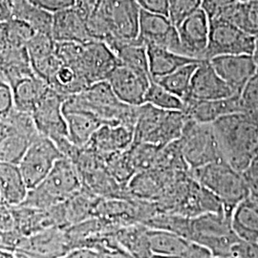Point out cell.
I'll return each instance as SVG.
<instances>
[{
  "instance_id": "1",
  "label": "cell",
  "mask_w": 258,
  "mask_h": 258,
  "mask_svg": "<svg viewBox=\"0 0 258 258\" xmlns=\"http://www.w3.org/2000/svg\"><path fill=\"white\" fill-rule=\"evenodd\" d=\"M222 159L244 173L258 156V120L244 112L222 117L212 123Z\"/></svg>"
},
{
  "instance_id": "2",
  "label": "cell",
  "mask_w": 258,
  "mask_h": 258,
  "mask_svg": "<svg viewBox=\"0 0 258 258\" xmlns=\"http://www.w3.org/2000/svg\"><path fill=\"white\" fill-rule=\"evenodd\" d=\"M139 106L120 102L107 81L93 83L82 92L67 98L63 108L89 112L103 123L124 124L135 128Z\"/></svg>"
},
{
  "instance_id": "3",
  "label": "cell",
  "mask_w": 258,
  "mask_h": 258,
  "mask_svg": "<svg viewBox=\"0 0 258 258\" xmlns=\"http://www.w3.org/2000/svg\"><path fill=\"white\" fill-rule=\"evenodd\" d=\"M200 185L214 194L231 216L238 204L250 195L249 184L243 173L235 170L224 160H219L190 170Z\"/></svg>"
},
{
  "instance_id": "4",
  "label": "cell",
  "mask_w": 258,
  "mask_h": 258,
  "mask_svg": "<svg viewBox=\"0 0 258 258\" xmlns=\"http://www.w3.org/2000/svg\"><path fill=\"white\" fill-rule=\"evenodd\" d=\"M82 178L74 162L60 158L45 179L29 190L24 206L38 209H49L64 203L83 189Z\"/></svg>"
},
{
  "instance_id": "5",
  "label": "cell",
  "mask_w": 258,
  "mask_h": 258,
  "mask_svg": "<svg viewBox=\"0 0 258 258\" xmlns=\"http://www.w3.org/2000/svg\"><path fill=\"white\" fill-rule=\"evenodd\" d=\"M186 120L183 111L163 110L144 103L138 107L134 142L163 148L180 139Z\"/></svg>"
},
{
  "instance_id": "6",
  "label": "cell",
  "mask_w": 258,
  "mask_h": 258,
  "mask_svg": "<svg viewBox=\"0 0 258 258\" xmlns=\"http://www.w3.org/2000/svg\"><path fill=\"white\" fill-rule=\"evenodd\" d=\"M186 238L209 249L212 258L231 256L232 247L240 241L226 212H207L191 219L187 224Z\"/></svg>"
},
{
  "instance_id": "7",
  "label": "cell",
  "mask_w": 258,
  "mask_h": 258,
  "mask_svg": "<svg viewBox=\"0 0 258 258\" xmlns=\"http://www.w3.org/2000/svg\"><path fill=\"white\" fill-rule=\"evenodd\" d=\"M179 144L189 170L223 160L212 123L187 118Z\"/></svg>"
},
{
  "instance_id": "8",
  "label": "cell",
  "mask_w": 258,
  "mask_h": 258,
  "mask_svg": "<svg viewBox=\"0 0 258 258\" xmlns=\"http://www.w3.org/2000/svg\"><path fill=\"white\" fill-rule=\"evenodd\" d=\"M65 100L64 97L49 87L31 113L38 133L52 140L63 155L69 153L73 148V144L68 138L63 114Z\"/></svg>"
},
{
  "instance_id": "9",
  "label": "cell",
  "mask_w": 258,
  "mask_h": 258,
  "mask_svg": "<svg viewBox=\"0 0 258 258\" xmlns=\"http://www.w3.org/2000/svg\"><path fill=\"white\" fill-rule=\"evenodd\" d=\"M107 29L112 40L138 38L141 9L135 0H99L95 11Z\"/></svg>"
},
{
  "instance_id": "10",
  "label": "cell",
  "mask_w": 258,
  "mask_h": 258,
  "mask_svg": "<svg viewBox=\"0 0 258 258\" xmlns=\"http://www.w3.org/2000/svg\"><path fill=\"white\" fill-rule=\"evenodd\" d=\"M255 46L256 37L224 19H210V35L205 60L219 55H252Z\"/></svg>"
},
{
  "instance_id": "11",
  "label": "cell",
  "mask_w": 258,
  "mask_h": 258,
  "mask_svg": "<svg viewBox=\"0 0 258 258\" xmlns=\"http://www.w3.org/2000/svg\"><path fill=\"white\" fill-rule=\"evenodd\" d=\"M62 157L63 154L52 140L40 134L34 139L19 163L29 189L40 184Z\"/></svg>"
},
{
  "instance_id": "12",
  "label": "cell",
  "mask_w": 258,
  "mask_h": 258,
  "mask_svg": "<svg viewBox=\"0 0 258 258\" xmlns=\"http://www.w3.org/2000/svg\"><path fill=\"white\" fill-rule=\"evenodd\" d=\"M120 61L113 50L105 42L90 40L83 44L79 70L89 85L107 81Z\"/></svg>"
},
{
  "instance_id": "13",
  "label": "cell",
  "mask_w": 258,
  "mask_h": 258,
  "mask_svg": "<svg viewBox=\"0 0 258 258\" xmlns=\"http://www.w3.org/2000/svg\"><path fill=\"white\" fill-rule=\"evenodd\" d=\"M138 39L146 46H157L182 55L177 28L168 17L141 10Z\"/></svg>"
},
{
  "instance_id": "14",
  "label": "cell",
  "mask_w": 258,
  "mask_h": 258,
  "mask_svg": "<svg viewBox=\"0 0 258 258\" xmlns=\"http://www.w3.org/2000/svg\"><path fill=\"white\" fill-rule=\"evenodd\" d=\"M148 240L152 254L184 258H212L209 249L173 231L162 229L150 230L148 231Z\"/></svg>"
},
{
  "instance_id": "15",
  "label": "cell",
  "mask_w": 258,
  "mask_h": 258,
  "mask_svg": "<svg viewBox=\"0 0 258 258\" xmlns=\"http://www.w3.org/2000/svg\"><path fill=\"white\" fill-rule=\"evenodd\" d=\"M182 55L196 60H205L209 42L210 19L203 10H197L177 27Z\"/></svg>"
},
{
  "instance_id": "16",
  "label": "cell",
  "mask_w": 258,
  "mask_h": 258,
  "mask_svg": "<svg viewBox=\"0 0 258 258\" xmlns=\"http://www.w3.org/2000/svg\"><path fill=\"white\" fill-rule=\"evenodd\" d=\"M235 95L231 86L213 69L209 60L200 61L194 72L186 99L196 101H216ZM185 99V100H186Z\"/></svg>"
},
{
  "instance_id": "17",
  "label": "cell",
  "mask_w": 258,
  "mask_h": 258,
  "mask_svg": "<svg viewBox=\"0 0 258 258\" xmlns=\"http://www.w3.org/2000/svg\"><path fill=\"white\" fill-rule=\"evenodd\" d=\"M209 61L216 73L239 95L258 71L252 55H219Z\"/></svg>"
},
{
  "instance_id": "18",
  "label": "cell",
  "mask_w": 258,
  "mask_h": 258,
  "mask_svg": "<svg viewBox=\"0 0 258 258\" xmlns=\"http://www.w3.org/2000/svg\"><path fill=\"white\" fill-rule=\"evenodd\" d=\"M152 80L119 65L107 79V83L120 102L140 106L145 103L146 95Z\"/></svg>"
},
{
  "instance_id": "19",
  "label": "cell",
  "mask_w": 258,
  "mask_h": 258,
  "mask_svg": "<svg viewBox=\"0 0 258 258\" xmlns=\"http://www.w3.org/2000/svg\"><path fill=\"white\" fill-rule=\"evenodd\" d=\"M134 142V128L124 124L104 123L96 131L85 148L101 157L127 150Z\"/></svg>"
},
{
  "instance_id": "20",
  "label": "cell",
  "mask_w": 258,
  "mask_h": 258,
  "mask_svg": "<svg viewBox=\"0 0 258 258\" xmlns=\"http://www.w3.org/2000/svg\"><path fill=\"white\" fill-rule=\"evenodd\" d=\"M51 36L55 42L85 43L93 40L88 33L86 19L75 7L54 14Z\"/></svg>"
},
{
  "instance_id": "21",
  "label": "cell",
  "mask_w": 258,
  "mask_h": 258,
  "mask_svg": "<svg viewBox=\"0 0 258 258\" xmlns=\"http://www.w3.org/2000/svg\"><path fill=\"white\" fill-rule=\"evenodd\" d=\"M184 113L187 118L204 123H213L222 117L242 112L239 95L216 101L184 100Z\"/></svg>"
},
{
  "instance_id": "22",
  "label": "cell",
  "mask_w": 258,
  "mask_h": 258,
  "mask_svg": "<svg viewBox=\"0 0 258 258\" xmlns=\"http://www.w3.org/2000/svg\"><path fill=\"white\" fill-rule=\"evenodd\" d=\"M68 138L77 148H85L96 131L104 124L102 120L86 111L63 108Z\"/></svg>"
},
{
  "instance_id": "23",
  "label": "cell",
  "mask_w": 258,
  "mask_h": 258,
  "mask_svg": "<svg viewBox=\"0 0 258 258\" xmlns=\"http://www.w3.org/2000/svg\"><path fill=\"white\" fill-rule=\"evenodd\" d=\"M231 229L241 241L258 242V202L250 195L231 214Z\"/></svg>"
},
{
  "instance_id": "24",
  "label": "cell",
  "mask_w": 258,
  "mask_h": 258,
  "mask_svg": "<svg viewBox=\"0 0 258 258\" xmlns=\"http://www.w3.org/2000/svg\"><path fill=\"white\" fill-rule=\"evenodd\" d=\"M29 190L19 165L0 162V199L18 207L25 202Z\"/></svg>"
},
{
  "instance_id": "25",
  "label": "cell",
  "mask_w": 258,
  "mask_h": 258,
  "mask_svg": "<svg viewBox=\"0 0 258 258\" xmlns=\"http://www.w3.org/2000/svg\"><path fill=\"white\" fill-rule=\"evenodd\" d=\"M106 44L116 54L120 65L151 80L147 46L138 38L134 40H112Z\"/></svg>"
},
{
  "instance_id": "26",
  "label": "cell",
  "mask_w": 258,
  "mask_h": 258,
  "mask_svg": "<svg viewBox=\"0 0 258 258\" xmlns=\"http://www.w3.org/2000/svg\"><path fill=\"white\" fill-rule=\"evenodd\" d=\"M11 86L14 94L15 108L30 114L49 89L48 84L35 73L19 79L11 83Z\"/></svg>"
},
{
  "instance_id": "27",
  "label": "cell",
  "mask_w": 258,
  "mask_h": 258,
  "mask_svg": "<svg viewBox=\"0 0 258 258\" xmlns=\"http://www.w3.org/2000/svg\"><path fill=\"white\" fill-rule=\"evenodd\" d=\"M148 67L152 81H157L166 75L174 72L178 68L192 62H199L194 58L177 54L162 47L147 46Z\"/></svg>"
},
{
  "instance_id": "28",
  "label": "cell",
  "mask_w": 258,
  "mask_h": 258,
  "mask_svg": "<svg viewBox=\"0 0 258 258\" xmlns=\"http://www.w3.org/2000/svg\"><path fill=\"white\" fill-rule=\"evenodd\" d=\"M215 19H224L249 35L257 37L258 0L235 1Z\"/></svg>"
},
{
  "instance_id": "29",
  "label": "cell",
  "mask_w": 258,
  "mask_h": 258,
  "mask_svg": "<svg viewBox=\"0 0 258 258\" xmlns=\"http://www.w3.org/2000/svg\"><path fill=\"white\" fill-rule=\"evenodd\" d=\"M47 84L65 99L82 92L89 86L83 75L77 68L64 64L62 61Z\"/></svg>"
},
{
  "instance_id": "30",
  "label": "cell",
  "mask_w": 258,
  "mask_h": 258,
  "mask_svg": "<svg viewBox=\"0 0 258 258\" xmlns=\"http://www.w3.org/2000/svg\"><path fill=\"white\" fill-rule=\"evenodd\" d=\"M53 14L23 0L13 8V18L27 23L36 33L51 35L53 26Z\"/></svg>"
},
{
  "instance_id": "31",
  "label": "cell",
  "mask_w": 258,
  "mask_h": 258,
  "mask_svg": "<svg viewBox=\"0 0 258 258\" xmlns=\"http://www.w3.org/2000/svg\"><path fill=\"white\" fill-rule=\"evenodd\" d=\"M4 124L6 125V132L0 137V162L19 165L23 154L34 139L12 128L6 123Z\"/></svg>"
},
{
  "instance_id": "32",
  "label": "cell",
  "mask_w": 258,
  "mask_h": 258,
  "mask_svg": "<svg viewBox=\"0 0 258 258\" xmlns=\"http://www.w3.org/2000/svg\"><path fill=\"white\" fill-rule=\"evenodd\" d=\"M199 62H192L182 66L174 72L166 75L155 82L184 101L189 92L191 80Z\"/></svg>"
},
{
  "instance_id": "33",
  "label": "cell",
  "mask_w": 258,
  "mask_h": 258,
  "mask_svg": "<svg viewBox=\"0 0 258 258\" xmlns=\"http://www.w3.org/2000/svg\"><path fill=\"white\" fill-rule=\"evenodd\" d=\"M145 103H148L163 110L184 112V100L169 92L155 81L150 83L146 95Z\"/></svg>"
},
{
  "instance_id": "34",
  "label": "cell",
  "mask_w": 258,
  "mask_h": 258,
  "mask_svg": "<svg viewBox=\"0 0 258 258\" xmlns=\"http://www.w3.org/2000/svg\"><path fill=\"white\" fill-rule=\"evenodd\" d=\"M55 39L49 34L35 33L26 44L28 55L31 63L53 55L55 51Z\"/></svg>"
},
{
  "instance_id": "35",
  "label": "cell",
  "mask_w": 258,
  "mask_h": 258,
  "mask_svg": "<svg viewBox=\"0 0 258 258\" xmlns=\"http://www.w3.org/2000/svg\"><path fill=\"white\" fill-rule=\"evenodd\" d=\"M35 31L20 19L12 18L5 22L6 41L15 46L26 47L30 38L35 35Z\"/></svg>"
},
{
  "instance_id": "36",
  "label": "cell",
  "mask_w": 258,
  "mask_h": 258,
  "mask_svg": "<svg viewBox=\"0 0 258 258\" xmlns=\"http://www.w3.org/2000/svg\"><path fill=\"white\" fill-rule=\"evenodd\" d=\"M202 0H169L168 19L178 27L184 19L201 8Z\"/></svg>"
},
{
  "instance_id": "37",
  "label": "cell",
  "mask_w": 258,
  "mask_h": 258,
  "mask_svg": "<svg viewBox=\"0 0 258 258\" xmlns=\"http://www.w3.org/2000/svg\"><path fill=\"white\" fill-rule=\"evenodd\" d=\"M239 99L242 112L258 120V71L245 85Z\"/></svg>"
},
{
  "instance_id": "38",
  "label": "cell",
  "mask_w": 258,
  "mask_h": 258,
  "mask_svg": "<svg viewBox=\"0 0 258 258\" xmlns=\"http://www.w3.org/2000/svg\"><path fill=\"white\" fill-rule=\"evenodd\" d=\"M15 108L14 94L6 79L0 80V120L5 118Z\"/></svg>"
},
{
  "instance_id": "39",
  "label": "cell",
  "mask_w": 258,
  "mask_h": 258,
  "mask_svg": "<svg viewBox=\"0 0 258 258\" xmlns=\"http://www.w3.org/2000/svg\"><path fill=\"white\" fill-rule=\"evenodd\" d=\"M32 4L51 14L69 9L75 6V0H28Z\"/></svg>"
},
{
  "instance_id": "40",
  "label": "cell",
  "mask_w": 258,
  "mask_h": 258,
  "mask_svg": "<svg viewBox=\"0 0 258 258\" xmlns=\"http://www.w3.org/2000/svg\"><path fill=\"white\" fill-rule=\"evenodd\" d=\"M231 256L235 258H258V242L238 241L231 249Z\"/></svg>"
},
{
  "instance_id": "41",
  "label": "cell",
  "mask_w": 258,
  "mask_h": 258,
  "mask_svg": "<svg viewBox=\"0 0 258 258\" xmlns=\"http://www.w3.org/2000/svg\"><path fill=\"white\" fill-rule=\"evenodd\" d=\"M235 1L236 0H202L201 9L206 13L209 19H215L223 10Z\"/></svg>"
},
{
  "instance_id": "42",
  "label": "cell",
  "mask_w": 258,
  "mask_h": 258,
  "mask_svg": "<svg viewBox=\"0 0 258 258\" xmlns=\"http://www.w3.org/2000/svg\"><path fill=\"white\" fill-rule=\"evenodd\" d=\"M140 9L153 14L168 16L169 0H135Z\"/></svg>"
},
{
  "instance_id": "43",
  "label": "cell",
  "mask_w": 258,
  "mask_h": 258,
  "mask_svg": "<svg viewBox=\"0 0 258 258\" xmlns=\"http://www.w3.org/2000/svg\"><path fill=\"white\" fill-rule=\"evenodd\" d=\"M57 258H103V255L99 249L90 247H78L69 249L63 255Z\"/></svg>"
},
{
  "instance_id": "44",
  "label": "cell",
  "mask_w": 258,
  "mask_h": 258,
  "mask_svg": "<svg viewBox=\"0 0 258 258\" xmlns=\"http://www.w3.org/2000/svg\"><path fill=\"white\" fill-rule=\"evenodd\" d=\"M99 0H75V8L78 10L85 19L92 15Z\"/></svg>"
},
{
  "instance_id": "45",
  "label": "cell",
  "mask_w": 258,
  "mask_h": 258,
  "mask_svg": "<svg viewBox=\"0 0 258 258\" xmlns=\"http://www.w3.org/2000/svg\"><path fill=\"white\" fill-rule=\"evenodd\" d=\"M13 18V7L9 0H0V23L7 22Z\"/></svg>"
},
{
  "instance_id": "46",
  "label": "cell",
  "mask_w": 258,
  "mask_h": 258,
  "mask_svg": "<svg viewBox=\"0 0 258 258\" xmlns=\"http://www.w3.org/2000/svg\"><path fill=\"white\" fill-rule=\"evenodd\" d=\"M0 258H18L16 253L12 250L0 249Z\"/></svg>"
},
{
  "instance_id": "47",
  "label": "cell",
  "mask_w": 258,
  "mask_h": 258,
  "mask_svg": "<svg viewBox=\"0 0 258 258\" xmlns=\"http://www.w3.org/2000/svg\"><path fill=\"white\" fill-rule=\"evenodd\" d=\"M252 56H253V58H254V61H255V63H256L258 69V40H256V46H255V50H254V52H253V54H252Z\"/></svg>"
},
{
  "instance_id": "48",
  "label": "cell",
  "mask_w": 258,
  "mask_h": 258,
  "mask_svg": "<svg viewBox=\"0 0 258 258\" xmlns=\"http://www.w3.org/2000/svg\"><path fill=\"white\" fill-rule=\"evenodd\" d=\"M0 249H7V250H10L8 245L6 244V242L4 241V239H3V238H1V237H0Z\"/></svg>"
},
{
  "instance_id": "49",
  "label": "cell",
  "mask_w": 258,
  "mask_h": 258,
  "mask_svg": "<svg viewBox=\"0 0 258 258\" xmlns=\"http://www.w3.org/2000/svg\"><path fill=\"white\" fill-rule=\"evenodd\" d=\"M150 258H184L180 256H170V255H159V254H152Z\"/></svg>"
},
{
  "instance_id": "50",
  "label": "cell",
  "mask_w": 258,
  "mask_h": 258,
  "mask_svg": "<svg viewBox=\"0 0 258 258\" xmlns=\"http://www.w3.org/2000/svg\"><path fill=\"white\" fill-rule=\"evenodd\" d=\"M4 79H6V78H5V74H4L3 64H2V61L0 59V80H4Z\"/></svg>"
},
{
  "instance_id": "51",
  "label": "cell",
  "mask_w": 258,
  "mask_h": 258,
  "mask_svg": "<svg viewBox=\"0 0 258 258\" xmlns=\"http://www.w3.org/2000/svg\"><path fill=\"white\" fill-rule=\"evenodd\" d=\"M236 1H241V2H244V1H249V0H236Z\"/></svg>"
},
{
  "instance_id": "52",
  "label": "cell",
  "mask_w": 258,
  "mask_h": 258,
  "mask_svg": "<svg viewBox=\"0 0 258 258\" xmlns=\"http://www.w3.org/2000/svg\"><path fill=\"white\" fill-rule=\"evenodd\" d=\"M220 258H235V257H233V256H228V257H220Z\"/></svg>"
}]
</instances>
